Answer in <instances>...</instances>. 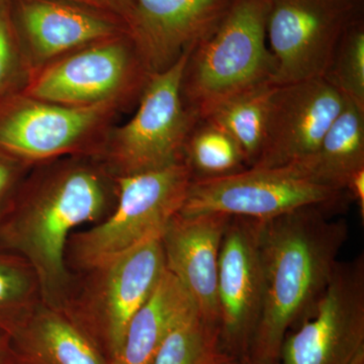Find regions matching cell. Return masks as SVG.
<instances>
[{"mask_svg": "<svg viewBox=\"0 0 364 364\" xmlns=\"http://www.w3.org/2000/svg\"><path fill=\"white\" fill-rule=\"evenodd\" d=\"M189 53L166 70L151 74L133 117L107 132L97 157L112 176H130L182 162L184 144L198 121L184 107L181 93Z\"/></svg>", "mask_w": 364, "mask_h": 364, "instance_id": "7", "label": "cell"}, {"mask_svg": "<svg viewBox=\"0 0 364 364\" xmlns=\"http://www.w3.org/2000/svg\"><path fill=\"white\" fill-rule=\"evenodd\" d=\"M42 303L39 279L32 265L0 245V332L13 336Z\"/></svg>", "mask_w": 364, "mask_h": 364, "instance_id": "22", "label": "cell"}, {"mask_svg": "<svg viewBox=\"0 0 364 364\" xmlns=\"http://www.w3.org/2000/svg\"><path fill=\"white\" fill-rule=\"evenodd\" d=\"M345 191L351 202L358 205L361 220H364V169L358 170L352 174L345 186Z\"/></svg>", "mask_w": 364, "mask_h": 364, "instance_id": "28", "label": "cell"}, {"mask_svg": "<svg viewBox=\"0 0 364 364\" xmlns=\"http://www.w3.org/2000/svg\"><path fill=\"white\" fill-rule=\"evenodd\" d=\"M235 364H257L255 363H253V361H251L250 359L246 358L244 359H241V360L237 361Z\"/></svg>", "mask_w": 364, "mask_h": 364, "instance_id": "31", "label": "cell"}, {"mask_svg": "<svg viewBox=\"0 0 364 364\" xmlns=\"http://www.w3.org/2000/svg\"><path fill=\"white\" fill-rule=\"evenodd\" d=\"M97 9L100 13L109 14L121 21L126 26L133 9V0H66Z\"/></svg>", "mask_w": 364, "mask_h": 364, "instance_id": "27", "label": "cell"}, {"mask_svg": "<svg viewBox=\"0 0 364 364\" xmlns=\"http://www.w3.org/2000/svg\"><path fill=\"white\" fill-rule=\"evenodd\" d=\"M232 0H133L127 30L151 73L176 64L210 37Z\"/></svg>", "mask_w": 364, "mask_h": 364, "instance_id": "14", "label": "cell"}, {"mask_svg": "<svg viewBox=\"0 0 364 364\" xmlns=\"http://www.w3.org/2000/svg\"><path fill=\"white\" fill-rule=\"evenodd\" d=\"M349 364H364V350L359 352L358 355Z\"/></svg>", "mask_w": 364, "mask_h": 364, "instance_id": "30", "label": "cell"}, {"mask_svg": "<svg viewBox=\"0 0 364 364\" xmlns=\"http://www.w3.org/2000/svg\"><path fill=\"white\" fill-rule=\"evenodd\" d=\"M32 75L14 23L11 0H0V102L23 92Z\"/></svg>", "mask_w": 364, "mask_h": 364, "instance_id": "25", "label": "cell"}, {"mask_svg": "<svg viewBox=\"0 0 364 364\" xmlns=\"http://www.w3.org/2000/svg\"><path fill=\"white\" fill-rule=\"evenodd\" d=\"M11 340L16 364H109L64 309L45 303Z\"/></svg>", "mask_w": 364, "mask_h": 364, "instance_id": "17", "label": "cell"}, {"mask_svg": "<svg viewBox=\"0 0 364 364\" xmlns=\"http://www.w3.org/2000/svg\"><path fill=\"white\" fill-rule=\"evenodd\" d=\"M223 347L219 326L198 310L169 333L152 364H235Z\"/></svg>", "mask_w": 364, "mask_h": 364, "instance_id": "23", "label": "cell"}, {"mask_svg": "<svg viewBox=\"0 0 364 364\" xmlns=\"http://www.w3.org/2000/svg\"><path fill=\"white\" fill-rule=\"evenodd\" d=\"M122 112L114 105L69 107L16 93L0 102V149L32 165L75 155L98 156Z\"/></svg>", "mask_w": 364, "mask_h": 364, "instance_id": "8", "label": "cell"}, {"mask_svg": "<svg viewBox=\"0 0 364 364\" xmlns=\"http://www.w3.org/2000/svg\"><path fill=\"white\" fill-rule=\"evenodd\" d=\"M0 364H16L11 337L0 332Z\"/></svg>", "mask_w": 364, "mask_h": 364, "instance_id": "29", "label": "cell"}, {"mask_svg": "<svg viewBox=\"0 0 364 364\" xmlns=\"http://www.w3.org/2000/svg\"><path fill=\"white\" fill-rule=\"evenodd\" d=\"M348 102L324 77L277 85L262 152L252 167L298 165L310 159Z\"/></svg>", "mask_w": 364, "mask_h": 364, "instance_id": "13", "label": "cell"}, {"mask_svg": "<svg viewBox=\"0 0 364 364\" xmlns=\"http://www.w3.org/2000/svg\"><path fill=\"white\" fill-rule=\"evenodd\" d=\"M270 0H232L210 37L189 53L181 93L184 107L200 119L225 98L274 83L277 61L267 45Z\"/></svg>", "mask_w": 364, "mask_h": 364, "instance_id": "3", "label": "cell"}, {"mask_svg": "<svg viewBox=\"0 0 364 364\" xmlns=\"http://www.w3.org/2000/svg\"><path fill=\"white\" fill-rule=\"evenodd\" d=\"M224 214H178L161 235L165 267L178 279L208 322L219 326L218 270L228 223Z\"/></svg>", "mask_w": 364, "mask_h": 364, "instance_id": "16", "label": "cell"}, {"mask_svg": "<svg viewBox=\"0 0 364 364\" xmlns=\"http://www.w3.org/2000/svg\"><path fill=\"white\" fill-rule=\"evenodd\" d=\"M196 310L195 301L178 279L165 270L149 298L131 318L121 347L109 364H152L169 333Z\"/></svg>", "mask_w": 364, "mask_h": 364, "instance_id": "18", "label": "cell"}, {"mask_svg": "<svg viewBox=\"0 0 364 364\" xmlns=\"http://www.w3.org/2000/svg\"><path fill=\"white\" fill-rule=\"evenodd\" d=\"M275 83L254 86L223 100L200 119L223 129L243 152L248 167L259 159L264 144L268 107Z\"/></svg>", "mask_w": 364, "mask_h": 364, "instance_id": "20", "label": "cell"}, {"mask_svg": "<svg viewBox=\"0 0 364 364\" xmlns=\"http://www.w3.org/2000/svg\"><path fill=\"white\" fill-rule=\"evenodd\" d=\"M259 223L232 217L223 237L218 270V309L223 347L236 359L247 358L263 306Z\"/></svg>", "mask_w": 364, "mask_h": 364, "instance_id": "12", "label": "cell"}, {"mask_svg": "<svg viewBox=\"0 0 364 364\" xmlns=\"http://www.w3.org/2000/svg\"><path fill=\"white\" fill-rule=\"evenodd\" d=\"M14 23L33 74L92 43L128 33L121 21L66 0H11Z\"/></svg>", "mask_w": 364, "mask_h": 364, "instance_id": "15", "label": "cell"}, {"mask_svg": "<svg viewBox=\"0 0 364 364\" xmlns=\"http://www.w3.org/2000/svg\"><path fill=\"white\" fill-rule=\"evenodd\" d=\"M298 165L321 183L345 191L352 174L364 169V109L349 100L315 154Z\"/></svg>", "mask_w": 364, "mask_h": 364, "instance_id": "19", "label": "cell"}, {"mask_svg": "<svg viewBox=\"0 0 364 364\" xmlns=\"http://www.w3.org/2000/svg\"><path fill=\"white\" fill-rule=\"evenodd\" d=\"M364 350V256L339 261L298 329L287 333L279 364H349Z\"/></svg>", "mask_w": 364, "mask_h": 364, "instance_id": "11", "label": "cell"}, {"mask_svg": "<svg viewBox=\"0 0 364 364\" xmlns=\"http://www.w3.org/2000/svg\"><path fill=\"white\" fill-rule=\"evenodd\" d=\"M356 0H270L267 40L277 85L324 77L342 36L359 16Z\"/></svg>", "mask_w": 364, "mask_h": 364, "instance_id": "10", "label": "cell"}, {"mask_svg": "<svg viewBox=\"0 0 364 364\" xmlns=\"http://www.w3.org/2000/svg\"><path fill=\"white\" fill-rule=\"evenodd\" d=\"M165 270L161 237L150 239L105 264L75 274L64 310L111 361L131 318Z\"/></svg>", "mask_w": 364, "mask_h": 364, "instance_id": "5", "label": "cell"}, {"mask_svg": "<svg viewBox=\"0 0 364 364\" xmlns=\"http://www.w3.org/2000/svg\"><path fill=\"white\" fill-rule=\"evenodd\" d=\"M324 78L364 109V26L360 18L342 36Z\"/></svg>", "mask_w": 364, "mask_h": 364, "instance_id": "24", "label": "cell"}, {"mask_svg": "<svg viewBox=\"0 0 364 364\" xmlns=\"http://www.w3.org/2000/svg\"><path fill=\"white\" fill-rule=\"evenodd\" d=\"M338 208L306 207L259 223L263 306L247 358L279 364L287 333L312 313L348 238Z\"/></svg>", "mask_w": 364, "mask_h": 364, "instance_id": "2", "label": "cell"}, {"mask_svg": "<svg viewBox=\"0 0 364 364\" xmlns=\"http://www.w3.org/2000/svg\"><path fill=\"white\" fill-rule=\"evenodd\" d=\"M33 165L0 149V224L6 219Z\"/></svg>", "mask_w": 364, "mask_h": 364, "instance_id": "26", "label": "cell"}, {"mask_svg": "<svg viewBox=\"0 0 364 364\" xmlns=\"http://www.w3.org/2000/svg\"><path fill=\"white\" fill-rule=\"evenodd\" d=\"M182 162L193 181L219 178L248 168L233 138L207 119H198L188 133Z\"/></svg>", "mask_w": 364, "mask_h": 364, "instance_id": "21", "label": "cell"}, {"mask_svg": "<svg viewBox=\"0 0 364 364\" xmlns=\"http://www.w3.org/2000/svg\"><path fill=\"white\" fill-rule=\"evenodd\" d=\"M117 177L93 155L33 165L0 224V245L20 254L39 279L43 303L65 308L76 275L66 263L74 232L104 220L117 198Z\"/></svg>", "mask_w": 364, "mask_h": 364, "instance_id": "1", "label": "cell"}, {"mask_svg": "<svg viewBox=\"0 0 364 364\" xmlns=\"http://www.w3.org/2000/svg\"><path fill=\"white\" fill-rule=\"evenodd\" d=\"M117 198L97 224L71 235L66 263L73 274L93 269L150 239L160 238L181 213L191 178L183 162L134 176L117 177Z\"/></svg>", "mask_w": 364, "mask_h": 364, "instance_id": "4", "label": "cell"}, {"mask_svg": "<svg viewBox=\"0 0 364 364\" xmlns=\"http://www.w3.org/2000/svg\"><path fill=\"white\" fill-rule=\"evenodd\" d=\"M151 74L131 36L123 33L43 67L23 92L69 107L114 105L124 112L136 107Z\"/></svg>", "mask_w": 364, "mask_h": 364, "instance_id": "6", "label": "cell"}, {"mask_svg": "<svg viewBox=\"0 0 364 364\" xmlns=\"http://www.w3.org/2000/svg\"><path fill=\"white\" fill-rule=\"evenodd\" d=\"M348 202L345 191L321 183L299 165L248 167L231 176L191 181L179 214L218 213L264 221L316 205L341 210Z\"/></svg>", "mask_w": 364, "mask_h": 364, "instance_id": "9", "label": "cell"}]
</instances>
